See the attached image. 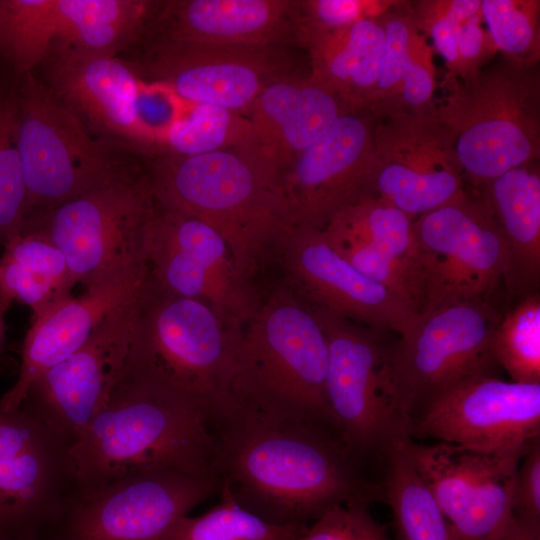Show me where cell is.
<instances>
[{"label": "cell", "instance_id": "21", "mask_svg": "<svg viewBox=\"0 0 540 540\" xmlns=\"http://www.w3.org/2000/svg\"><path fill=\"white\" fill-rule=\"evenodd\" d=\"M376 120L365 110L340 115L283 171L293 227L323 228L340 209L371 194Z\"/></svg>", "mask_w": 540, "mask_h": 540}, {"label": "cell", "instance_id": "40", "mask_svg": "<svg viewBox=\"0 0 540 540\" xmlns=\"http://www.w3.org/2000/svg\"><path fill=\"white\" fill-rule=\"evenodd\" d=\"M187 106L188 103L168 87L143 81L137 102L140 148L157 152L168 131L183 116Z\"/></svg>", "mask_w": 540, "mask_h": 540}, {"label": "cell", "instance_id": "15", "mask_svg": "<svg viewBox=\"0 0 540 540\" xmlns=\"http://www.w3.org/2000/svg\"><path fill=\"white\" fill-rule=\"evenodd\" d=\"M500 319L488 300L459 302L419 315L395 345L401 387L413 416L468 378L494 374L491 339Z\"/></svg>", "mask_w": 540, "mask_h": 540}, {"label": "cell", "instance_id": "45", "mask_svg": "<svg viewBox=\"0 0 540 540\" xmlns=\"http://www.w3.org/2000/svg\"><path fill=\"white\" fill-rule=\"evenodd\" d=\"M0 540H15V539H10V538H6V537H0Z\"/></svg>", "mask_w": 540, "mask_h": 540}, {"label": "cell", "instance_id": "9", "mask_svg": "<svg viewBox=\"0 0 540 540\" xmlns=\"http://www.w3.org/2000/svg\"><path fill=\"white\" fill-rule=\"evenodd\" d=\"M155 208L147 174L107 185L31 216L63 254L74 283L87 287L147 262L146 232Z\"/></svg>", "mask_w": 540, "mask_h": 540}, {"label": "cell", "instance_id": "26", "mask_svg": "<svg viewBox=\"0 0 540 540\" xmlns=\"http://www.w3.org/2000/svg\"><path fill=\"white\" fill-rule=\"evenodd\" d=\"M384 43L370 112L378 119L432 109L437 87L434 50L418 29L410 4H393L381 15Z\"/></svg>", "mask_w": 540, "mask_h": 540}, {"label": "cell", "instance_id": "25", "mask_svg": "<svg viewBox=\"0 0 540 540\" xmlns=\"http://www.w3.org/2000/svg\"><path fill=\"white\" fill-rule=\"evenodd\" d=\"M351 111L330 90L307 76L269 84L248 111L257 144L283 171L342 114Z\"/></svg>", "mask_w": 540, "mask_h": 540}, {"label": "cell", "instance_id": "42", "mask_svg": "<svg viewBox=\"0 0 540 540\" xmlns=\"http://www.w3.org/2000/svg\"><path fill=\"white\" fill-rule=\"evenodd\" d=\"M512 516L540 521V438L522 456L512 493Z\"/></svg>", "mask_w": 540, "mask_h": 540}, {"label": "cell", "instance_id": "27", "mask_svg": "<svg viewBox=\"0 0 540 540\" xmlns=\"http://www.w3.org/2000/svg\"><path fill=\"white\" fill-rule=\"evenodd\" d=\"M384 43L381 16L361 19L306 49L310 76L351 111L371 109Z\"/></svg>", "mask_w": 540, "mask_h": 540}, {"label": "cell", "instance_id": "24", "mask_svg": "<svg viewBox=\"0 0 540 540\" xmlns=\"http://www.w3.org/2000/svg\"><path fill=\"white\" fill-rule=\"evenodd\" d=\"M296 0H174L161 5L157 39L240 46L297 44Z\"/></svg>", "mask_w": 540, "mask_h": 540}, {"label": "cell", "instance_id": "4", "mask_svg": "<svg viewBox=\"0 0 540 540\" xmlns=\"http://www.w3.org/2000/svg\"><path fill=\"white\" fill-rule=\"evenodd\" d=\"M241 331L208 304L166 292L147 275L126 368L184 397L210 422L234 403Z\"/></svg>", "mask_w": 540, "mask_h": 540}, {"label": "cell", "instance_id": "38", "mask_svg": "<svg viewBox=\"0 0 540 540\" xmlns=\"http://www.w3.org/2000/svg\"><path fill=\"white\" fill-rule=\"evenodd\" d=\"M540 2L535 0H481L486 29L504 56L537 63L540 51Z\"/></svg>", "mask_w": 540, "mask_h": 540}, {"label": "cell", "instance_id": "30", "mask_svg": "<svg viewBox=\"0 0 540 540\" xmlns=\"http://www.w3.org/2000/svg\"><path fill=\"white\" fill-rule=\"evenodd\" d=\"M153 6L143 0H57L54 44L86 55L116 57L142 35Z\"/></svg>", "mask_w": 540, "mask_h": 540}, {"label": "cell", "instance_id": "34", "mask_svg": "<svg viewBox=\"0 0 540 540\" xmlns=\"http://www.w3.org/2000/svg\"><path fill=\"white\" fill-rule=\"evenodd\" d=\"M256 141L241 113L210 104H189L168 131L157 152L194 156L235 148Z\"/></svg>", "mask_w": 540, "mask_h": 540}, {"label": "cell", "instance_id": "20", "mask_svg": "<svg viewBox=\"0 0 540 540\" xmlns=\"http://www.w3.org/2000/svg\"><path fill=\"white\" fill-rule=\"evenodd\" d=\"M289 287L313 307L400 336L419 315L400 297L358 271L322 228L295 226L277 243Z\"/></svg>", "mask_w": 540, "mask_h": 540}, {"label": "cell", "instance_id": "11", "mask_svg": "<svg viewBox=\"0 0 540 540\" xmlns=\"http://www.w3.org/2000/svg\"><path fill=\"white\" fill-rule=\"evenodd\" d=\"M215 477L151 469L76 491L43 540H168L195 506L219 494Z\"/></svg>", "mask_w": 540, "mask_h": 540}, {"label": "cell", "instance_id": "32", "mask_svg": "<svg viewBox=\"0 0 540 540\" xmlns=\"http://www.w3.org/2000/svg\"><path fill=\"white\" fill-rule=\"evenodd\" d=\"M406 442V441H405ZM384 457L383 501L392 511L398 540H457L404 443Z\"/></svg>", "mask_w": 540, "mask_h": 540}, {"label": "cell", "instance_id": "5", "mask_svg": "<svg viewBox=\"0 0 540 540\" xmlns=\"http://www.w3.org/2000/svg\"><path fill=\"white\" fill-rule=\"evenodd\" d=\"M433 113L453 142L463 175L483 186L539 159L537 63L503 56L466 79L445 78Z\"/></svg>", "mask_w": 540, "mask_h": 540}, {"label": "cell", "instance_id": "1", "mask_svg": "<svg viewBox=\"0 0 540 540\" xmlns=\"http://www.w3.org/2000/svg\"><path fill=\"white\" fill-rule=\"evenodd\" d=\"M209 424L219 492L270 523L309 525L336 505L383 501L381 482L320 420L235 400Z\"/></svg>", "mask_w": 540, "mask_h": 540}, {"label": "cell", "instance_id": "7", "mask_svg": "<svg viewBox=\"0 0 540 540\" xmlns=\"http://www.w3.org/2000/svg\"><path fill=\"white\" fill-rule=\"evenodd\" d=\"M329 349L326 398L333 424L364 463L412 439V415L400 384L395 344L379 330L314 307Z\"/></svg>", "mask_w": 540, "mask_h": 540}, {"label": "cell", "instance_id": "17", "mask_svg": "<svg viewBox=\"0 0 540 540\" xmlns=\"http://www.w3.org/2000/svg\"><path fill=\"white\" fill-rule=\"evenodd\" d=\"M145 59L150 82L184 102L248 113L271 83L294 75L284 46H240L155 39Z\"/></svg>", "mask_w": 540, "mask_h": 540}, {"label": "cell", "instance_id": "31", "mask_svg": "<svg viewBox=\"0 0 540 540\" xmlns=\"http://www.w3.org/2000/svg\"><path fill=\"white\" fill-rule=\"evenodd\" d=\"M322 229L330 234L365 240L392 259L412 281L421 310L418 250L413 220L409 216L369 194L340 209Z\"/></svg>", "mask_w": 540, "mask_h": 540}, {"label": "cell", "instance_id": "2", "mask_svg": "<svg viewBox=\"0 0 540 540\" xmlns=\"http://www.w3.org/2000/svg\"><path fill=\"white\" fill-rule=\"evenodd\" d=\"M147 176L156 203L218 231L248 279L293 228L282 172L256 141L194 156L160 154Z\"/></svg>", "mask_w": 540, "mask_h": 540}, {"label": "cell", "instance_id": "39", "mask_svg": "<svg viewBox=\"0 0 540 540\" xmlns=\"http://www.w3.org/2000/svg\"><path fill=\"white\" fill-rule=\"evenodd\" d=\"M394 2L370 0H299L296 6L297 44L316 40L365 19L376 18Z\"/></svg>", "mask_w": 540, "mask_h": 540}, {"label": "cell", "instance_id": "36", "mask_svg": "<svg viewBox=\"0 0 540 540\" xmlns=\"http://www.w3.org/2000/svg\"><path fill=\"white\" fill-rule=\"evenodd\" d=\"M498 366L511 381L540 383V296L532 294L500 317L491 339Z\"/></svg>", "mask_w": 540, "mask_h": 540}, {"label": "cell", "instance_id": "12", "mask_svg": "<svg viewBox=\"0 0 540 540\" xmlns=\"http://www.w3.org/2000/svg\"><path fill=\"white\" fill-rule=\"evenodd\" d=\"M146 259L148 278L157 287L208 304L237 331L259 303L218 231L156 201L147 226Z\"/></svg>", "mask_w": 540, "mask_h": 540}, {"label": "cell", "instance_id": "6", "mask_svg": "<svg viewBox=\"0 0 540 540\" xmlns=\"http://www.w3.org/2000/svg\"><path fill=\"white\" fill-rule=\"evenodd\" d=\"M328 362L314 307L289 286L279 287L242 328L234 400L295 411L335 428L326 398Z\"/></svg>", "mask_w": 540, "mask_h": 540}, {"label": "cell", "instance_id": "28", "mask_svg": "<svg viewBox=\"0 0 540 540\" xmlns=\"http://www.w3.org/2000/svg\"><path fill=\"white\" fill-rule=\"evenodd\" d=\"M481 188V197L490 209L507 244L514 276L538 284L540 277L538 160L512 168Z\"/></svg>", "mask_w": 540, "mask_h": 540}, {"label": "cell", "instance_id": "19", "mask_svg": "<svg viewBox=\"0 0 540 540\" xmlns=\"http://www.w3.org/2000/svg\"><path fill=\"white\" fill-rule=\"evenodd\" d=\"M457 540H497L512 520L521 454H486L436 441L404 443Z\"/></svg>", "mask_w": 540, "mask_h": 540}, {"label": "cell", "instance_id": "35", "mask_svg": "<svg viewBox=\"0 0 540 540\" xmlns=\"http://www.w3.org/2000/svg\"><path fill=\"white\" fill-rule=\"evenodd\" d=\"M197 517H183L168 540H296L309 525H277L240 506L227 492Z\"/></svg>", "mask_w": 540, "mask_h": 540}, {"label": "cell", "instance_id": "33", "mask_svg": "<svg viewBox=\"0 0 540 540\" xmlns=\"http://www.w3.org/2000/svg\"><path fill=\"white\" fill-rule=\"evenodd\" d=\"M57 34V0L0 1V51L19 72L43 61Z\"/></svg>", "mask_w": 540, "mask_h": 540}, {"label": "cell", "instance_id": "23", "mask_svg": "<svg viewBox=\"0 0 540 540\" xmlns=\"http://www.w3.org/2000/svg\"><path fill=\"white\" fill-rule=\"evenodd\" d=\"M54 52L48 87L88 129L140 147L137 102L143 80L135 71L117 57L61 47Z\"/></svg>", "mask_w": 540, "mask_h": 540}, {"label": "cell", "instance_id": "16", "mask_svg": "<svg viewBox=\"0 0 540 540\" xmlns=\"http://www.w3.org/2000/svg\"><path fill=\"white\" fill-rule=\"evenodd\" d=\"M465 193L453 142L433 107L376 120L372 195L414 220Z\"/></svg>", "mask_w": 540, "mask_h": 540}, {"label": "cell", "instance_id": "13", "mask_svg": "<svg viewBox=\"0 0 540 540\" xmlns=\"http://www.w3.org/2000/svg\"><path fill=\"white\" fill-rule=\"evenodd\" d=\"M70 448L24 406L0 410V537L49 532L78 488Z\"/></svg>", "mask_w": 540, "mask_h": 540}, {"label": "cell", "instance_id": "14", "mask_svg": "<svg viewBox=\"0 0 540 540\" xmlns=\"http://www.w3.org/2000/svg\"><path fill=\"white\" fill-rule=\"evenodd\" d=\"M433 438L486 454H521L540 438V383L495 374L468 378L412 418V439Z\"/></svg>", "mask_w": 540, "mask_h": 540}, {"label": "cell", "instance_id": "43", "mask_svg": "<svg viewBox=\"0 0 540 540\" xmlns=\"http://www.w3.org/2000/svg\"><path fill=\"white\" fill-rule=\"evenodd\" d=\"M497 540H540V521L512 516L507 530Z\"/></svg>", "mask_w": 540, "mask_h": 540}, {"label": "cell", "instance_id": "37", "mask_svg": "<svg viewBox=\"0 0 540 540\" xmlns=\"http://www.w3.org/2000/svg\"><path fill=\"white\" fill-rule=\"evenodd\" d=\"M28 218V199L18 147L16 96L0 93V243L20 233Z\"/></svg>", "mask_w": 540, "mask_h": 540}, {"label": "cell", "instance_id": "8", "mask_svg": "<svg viewBox=\"0 0 540 540\" xmlns=\"http://www.w3.org/2000/svg\"><path fill=\"white\" fill-rule=\"evenodd\" d=\"M16 100L28 218L141 174L109 146L92 138L75 111L31 72Z\"/></svg>", "mask_w": 540, "mask_h": 540}, {"label": "cell", "instance_id": "18", "mask_svg": "<svg viewBox=\"0 0 540 540\" xmlns=\"http://www.w3.org/2000/svg\"><path fill=\"white\" fill-rule=\"evenodd\" d=\"M139 292L112 311L76 351L42 373L21 403L71 446L106 405L123 373Z\"/></svg>", "mask_w": 540, "mask_h": 540}, {"label": "cell", "instance_id": "41", "mask_svg": "<svg viewBox=\"0 0 540 540\" xmlns=\"http://www.w3.org/2000/svg\"><path fill=\"white\" fill-rule=\"evenodd\" d=\"M296 540H389L386 527L369 512V505H336L308 526Z\"/></svg>", "mask_w": 540, "mask_h": 540}, {"label": "cell", "instance_id": "22", "mask_svg": "<svg viewBox=\"0 0 540 540\" xmlns=\"http://www.w3.org/2000/svg\"><path fill=\"white\" fill-rule=\"evenodd\" d=\"M148 275L147 262L121 270L33 318L26 333L15 384L0 399L1 411L17 409L31 384L76 351L116 308L133 298Z\"/></svg>", "mask_w": 540, "mask_h": 540}, {"label": "cell", "instance_id": "44", "mask_svg": "<svg viewBox=\"0 0 540 540\" xmlns=\"http://www.w3.org/2000/svg\"><path fill=\"white\" fill-rule=\"evenodd\" d=\"M3 312L4 309L0 304V349L4 340V321H3Z\"/></svg>", "mask_w": 540, "mask_h": 540}, {"label": "cell", "instance_id": "10", "mask_svg": "<svg viewBox=\"0 0 540 540\" xmlns=\"http://www.w3.org/2000/svg\"><path fill=\"white\" fill-rule=\"evenodd\" d=\"M422 305L419 315L439 307L488 300L514 271L504 237L482 197L467 193L413 220Z\"/></svg>", "mask_w": 540, "mask_h": 540}, {"label": "cell", "instance_id": "3", "mask_svg": "<svg viewBox=\"0 0 540 540\" xmlns=\"http://www.w3.org/2000/svg\"><path fill=\"white\" fill-rule=\"evenodd\" d=\"M212 454L205 415L126 365L106 405L70 448L77 491L159 468L215 477Z\"/></svg>", "mask_w": 540, "mask_h": 540}, {"label": "cell", "instance_id": "29", "mask_svg": "<svg viewBox=\"0 0 540 540\" xmlns=\"http://www.w3.org/2000/svg\"><path fill=\"white\" fill-rule=\"evenodd\" d=\"M0 260V304L32 309L33 318L70 297L75 285L60 250L39 229L24 228L5 245Z\"/></svg>", "mask_w": 540, "mask_h": 540}]
</instances>
